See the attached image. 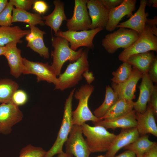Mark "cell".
<instances>
[{"instance_id":"6da1fadb","label":"cell","mask_w":157,"mask_h":157,"mask_svg":"<svg viewBox=\"0 0 157 157\" xmlns=\"http://www.w3.org/2000/svg\"><path fill=\"white\" fill-rule=\"evenodd\" d=\"M89 50L88 48L83 50L80 57L75 62L70 63L64 72L59 76L55 89L63 91L74 87L82 79L83 73L89 70Z\"/></svg>"},{"instance_id":"7a4b0ae2","label":"cell","mask_w":157,"mask_h":157,"mask_svg":"<svg viewBox=\"0 0 157 157\" xmlns=\"http://www.w3.org/2000/svg\"><path fill=\"white\" fill-rule=\"evenodd\" d=\"M81 127L91 153L107 151L116 136L100 126H92L85 123Z\"/></svg>"},{"instance_id":"3957f363","label":"cell","mask_w":157,"mask_h":157,"mask_svg":"<svg viewBox=\"0 0 157 157\" xmlns=\"http://www.w3.org/2000/svg\"><path fill=\"white\" fill-rule=\"evenodd\" d=\"M51 43L54 50L51 53L53 63L51 66L57 76H59L64 64L67 61L72 63L76 61L81 56L83 49L73 50L69 47L68 41L60 37H52Z\"/></svg>"},{"instance_id":"277c9868","label":"cell","mask_w":157,"mask_h":157,"mask_svg":"<svg viewBox=\"0 0 157 157\" xmlns=\"http://www.w3.org/2000/svg\"><path fill=\"white\" fill-rule=\"evenodd\" d=\"M94 90V87L85 84L77 90L74 96L79 101L76 109L72 111V124L73 125L81 126L88 121L97 122L100 119L95 117L90 109L88 101Z\"/></svg>"},{"instance_id":"5b68a950","label":"cell","mask_w":157,"mask_h":157,"mask_svg":"<svg viewBox=\"0 0 157 157\" xmlns=\"http://www.w3.org/2000/svg\"><path fill=\"white\" fill-rule=\"evenodd\" d=\"M75 88L70 92L66 99L61 126L54 143L51 148L46 151L44 157H53L63 151V148L69 136L72 128V101Z\"/></svg>"},{"instance_id":"8992f818","label":"cell","mask_w":157,"mask_h":157,"mask_svg":"<svg viewBox=\"0 0 157 157\" xmlns=\"http://www.w3.org/2000/svg\"><path fill=\"white\" fill-rule=\"evenodd\" d=\"M151 51H157V36L151 27L146 23L143 32L131 46L120 53L118 59L125 62L131 56Z\"/></svg>"},{"instance_id":"52a82bcc","label":"cell","mask_w":157,"mask_h":157,"mask_svg":"<svg viewBox=\"0 0 157 157\" xmlns=\"http://www.w3.org/2000/svg\"><path fill=\"white\" fill-rule=\"evenodd\" d=\"M139 34L129 28H119L117 31L106 35L102 41V45L109 53H113L120 48L126 49L138 39Z\"/></svg>"},{"instance_id":"ba28073f","label":"cell","mask_w":157,"mask_h":157,"mask_svg":"<svg viewBox=\"0 0 157 157\" xmlns=\"http://www.w3.org/2000/svg\"><path fill=\"white\" fill-rule=\"evenodd\" d=\"M103 29L97 28L94 29L74 31L68 30L66 31H59L55 34L56 36L63 38L69 42L70 48L76 51L81 47L92 49L94 47L93 41L95 35Z\"/></svg>"},{"instance_id":"9c48e42d","label":"cell","mask_w":157,"mask_h":157,"mask_svg":"<svg viewBox=\"0 0 157 157\" xmlns=\"http://www.w3.org/2000/svg\"><path fill=\"white\" fill-rule=\"evenodd\" d=\"M83 134L81 126L73 125L65 143L66 152L76 157H89L91 152Z\"/></svg>"},{"instance_id":"30bf717a","label":"cell","mask_w":157,"mask_h":157,"mask_svg":"<svg viewBox=\"0 0 157 157\" xmlns=\"http://www.w3.org/2000/svg\"><path fill=\"white\" fill-rule=\"evenodd\" d=\"M87 0H75L72 18L67 19L68 30L77 31L90 29L91 21L87 10Z\"/></svg>"},{"instance_id":"8fae6325","label":"cell","mask_w":157,"mask_h":157,"mask_svg":"<svg viewBox=\"0 0 157 157\" xmlns=\"http://www.w3.org/2000/svg\"><path fill=\"white\" fill-rule=\"evenodd\" d=\"M24 66L23 74H33L37 76L38 82L45 81L49 83L56 85L57 78L56 72L48 63L35 62L23 58Z\"/></svg>"},{"instance_id":"7c38bea8","label":"cell","mask_w":157,"mask_h":157,"mask_svg":"<svg viewBox=\"0 0 157 157\" xmlns=\"http://www.w3.org/2000/svg\"><path fill=\"white\" fill-rule=\"evenodd\" d=\"M23 117L19 106L11 102L0 105V133L7 134L12 127L22 119Z\"/></svg>"},{"instance_id":"4fadbf2b","label":"cell","mask_w":157,"mask_h":157,"mask_svg":"<svg viewBox=\"0 0 157 157\" xmlns=\"http://www.w3.org/2000/svg\"><path fill=\"white\" fill-rule=\"evenodd\" d=\"M142 75L138 69L133 67L131 74L126 81L119 84L112 83L111 87L119 99L124 98L131 100L135 99L136 85Z\"/></svg>"},{"instance_id":"5bb4252c","label":"cell","mask_w":157,"mask_h":157,"mask_svg":"<svg viewBox=\"0 0 157 157\" xmlns=\"http://www.w3.org/2000/svg\"><path fill=\"white\" fill-rule=\"evenodd\" d=\"M136 3V0H124L120 5L110 10L105 27L106 30L113 31L124 16L127 15V17L130 18L135 9Z\"/></svg>"},{"instance_id":"9a60e30c","label":"cell","mask_w":157,"mask_h":157,"mask_svg":"<svg viewBox=\"0 0 157 157\" xmlns=\"http://www.w3.org/2000/svg\"><path fill=\"white\" fill-rule=\"evenodd\" d=\"M87 7L91 21L90 29L97 28L103 29L105 28L109 11L105 8L100 0H87Z\"/></svg>"},{"instance_id":"2e32d148","label":"cell","mask_w":157,"mask_h":157,"mask_svg":"<svg viewBox=\"0 0 157 157\" xmlns=\"http://www.w3.org/2000/svg\"><path fill=\"white\" fill-rule=\"evenodd\" d=\"M17 41L11 42L5 45L6 51L3 54L8 61L10 73L16 78L23 73L24 66L21 51L17 46Z\"/></svg>"},{"instance_id":"e0dca14e","label":"cell","mask_w":157,"mask_h":157,"mask_svg":"<svg viewBox=\"0 0 157 157\" xmlns=\"http://www.w3.org/2000/svg\"><path fill=\"white\" fill-rule=\"evenodd\" d=\"M136 127L122 129L120 133L116 135L105 157H113L122 148L132 143L139 137Z\"/></svg>"},{"instance_id":"ac0fdd59","label":"cell","mask_w":157,"mask_h":157,"mask_svg":"<svg viewBox=\"0 0 157 157\" xmlns=\"http://www.w3.org/2000/svg\"><path fill=\"white\" fill-rule=\"evenodd\" d=\"M146 6V0H140V6L136 12L129 19L119 23L116 28H127L136 31L139 35L141 34L144 30L149 15L148 13L145 12Z\"/></svg>"},{"instance_id":"d6986e66","label":"cell","mask_w":157,"mask_h":157,"mask_svg":"<svg viewBox=\"0 0 157 157\" xmlns=\"http://www.w3.org/2000/svg\"><path fill=\"white\" fill-rule=\"evenodd\" d=\"M136 128L141 136L150 133L157 137V126L152 110L148 104L146 111L143 113L136 112Z\"/></svg>"},{"instance_id":"ffe728a7","label":"cell","mask_w":157,"mask_h":157,"mask_svg":"<svg viewBox=\"0 0 157 157\" xmlns=\"http://www.w3.org/2000/svg\"><path fill=\"white\" fill-rule=\"evenodd\" d=\"M29 27L30 32L26 37L28 42L26 47L44 58H48L49 55V48L45 46L43 40V35L46 32L35 26H31Z\"/></svg>"},{"instance_id":"44dd1931","label":"cell","mask_w":157,"mask_h":157,"mask_svg":"<svg viewBox=\"0 0 157 157\" xmlns=\"http://www.w3.org/2000/svg\"><path fill=\"white\" fill-rule=\"evenodd\" d=\"M141 78V83L138 86L140 90L139 97L137 101L134 102L133 108L136 112L143 113L146 110L154 85L148 73L143 74Z\"/></svg>"},{"instance_id":"7402d4cb","label":"cell","mask_w":157,"mask_h":157,"mask_svg":"<svg viewBox=\"0 0 157 157\" xmlns=\"http://www.w3.org/2000/svg\"><path fill=\"white\" fill-rule=\"evenodd\" d=\"M94 126H100L106 129H115L117 128L127 129L136 127L137 122L136 111L132 110L123 116L110 120H99L92 122Z\"/></svg>"},{"instance_id":"603a6c76","label":"cell","mask_w":157,"mask_h":157,"mask_svg":"<svg viewBox=\"0 0 157 157\" xmlns=\"http://www.w3.org/2000/svg\"><path fill=\"white\" fill-rule=\"evenodd\" d=\"M55 6L53 12L49 15L44 16V24L52 29L56 34L60 31V28L64 20L67 19L64 10V3L59 0L53 1Z\"/></svg>"},{"instance_id":"cb8c5ba5","label":"cell","mask_w":157,"mask_h":157,"mask_svg":"<svg viewBox=\"0 0 157 157\" xmlns=\"http://www.w3.org/2000/svg\"><path fill=\"white\" fill-rule=\"evenodd\" d=\"M30 30H23L19 26H0V46H5L13 41L22 42L21 39L30 32Z\"/></svg>"},{"instance_id":"d4e9b609","label":"cell","mask_w":157,"mask_h":157,"mask_svg":"<svg viewBox=\"0 0 157 157\" xmlns=\"http://www.w3.org/2000/svg\"><path fill=\"white\" fill-rule=\"evenodd\" d=\"M134 102L133 100L124 98L119 99L99 119L110 120L125 115L133 110Z\"/></svg>"},{"instance_id":"484cf974","label":"cell","mask_w":157,"mask_h":157,"mask_svg":"<svg viewBox=\"0 0 157 157\" xmlns=\"http://www.w3.org/2000/svg\"><path fill=\"white\" fill-rule=\"evenodd\" d=\"M156 56L153 51H148L129 57L126 61L143 74L148 73L151 65Z\"/></svg>"},{"instance_id":"4316f807","label":"cell","mask_w":157,"mask_h":157,"mask_svg":"<svg viewBox=\"0 0 157 157\" xmlns=\"http://www.w3.org/2000/svg\"><path fill=\"white\" fill-rule=\"evenodd\" d=\"M12 22H21L26 23L31 26L44 24L42 18L39 14L33 13L17 8H13Z\"/></svg>"},{"instance_id":"83f0119b","label":"cell","mask_w":157,"mask_h":157,"mask_svg":"<svg viewBox=\"0 0 157 157\" xmlns=\"http://www.w3.org/2000/svg\"><path fill=\"white\" fill-rule=\"evenodd\" d=\"M155 143L150 141L148 135H146L139 136L133 142L123 148L132 151L135 154L136 157H139L142 156Z\"/></svg>"},{"instance_id":"f1b7e54d","label":"cell","mask_w":157,"mask_h":157,"mask_svg":"<svg viewBox=\"0 0 157 157\" xmlns=\"http://www.w3.org/2000/svg\"><path fill=\"white\" fill-rule=\"evenodd\" d=\"M119 99L112 87L109 85L106 86L104 101L101 105L94 111V115L99 119L105 115Z\"/></svg>"},{"instance_id":"f546056e","label":"cell","mask_w":157,"mask_h":157,"mask_svg":"<svg viewBox=\"0 0 157 157\" xmlns=\"http://www.w3.org/2000/svg\"><path fill=\"white\" fill-rule=\"evenodd\" d=\"M18 84L11 79L5 78L0 80V103L10 102L13 94L17 90Z\"/></svg>"},{"instance_id":"4dcf8cb0","label":"cell","mask_w":157,"mask_h":157,"mask_svg":"<svg viewBox=\"0 0 157 157\" xmlns=\"http://www.w3.org/2000/svg\"><path fill=\"white\" fill-rule=\"evenodd\" d=\"M132 70V66L126 62H123L118 68L112 73L113 77L111 79L112 83H122L130 76Z\"/></svg>"},{"instance_id":"1f68e13d","label":"cell","mask_w":157,"mask_h":157,"mask_svg":"<svg viewBox=\"0 0 157 157\" xmlns=\"http://www.w3.org/2000/svg\"><path fill=\"white\" fill-rule=\"evenodd\" d=\"M46 152L41 147L28 144L21 149L19 157H44Z\"/></svg>"},{"instance_id":"d6a6232c","label":"cell","mask_w":157,"mask_h":157,"mask_svg":"<svg viewBox=\"0 0 157 157\" xmlns=\"http://www.w3.org/2000/svg\"><path fill=\"white\" fill-rule=\"evenodd\" d=\"M13 6L9 1L5 8L0 13V26H9L11 25V14Z\"/></svg>"},{"instance_id":"836d02e7","label":"cell","mask_w":157,"mask_h":157,"mask_svg":"<svg viewBox=\"0 0 157 157\" xmlns=\"http://www.w3.org/2000/svg\"><path fill=\"white\" fill-rule=\"evenodd\" d=\"M28 99L27 95L24 91L17 90L13 94L10 102L19 106L26 104Z\"/></svg>"},{"instance_id":"e575fe53","label":"cell","mask_w":157,"mask_h":157,"mask_svg":"<svg viewBox=\"0 0 157 157\" xmlns=\"http://www.w3.org/2000/svg\"><path fill=\"white\" fill-rule=\"evenodd\" d=\"M13 6L16 8L26 11L30 9L35 1V0H10Z\"/></svg>"},{"instance_id":"d590c367","label":"cell","mask_w":157,"mask_h":157,"mask_svg":"<svg viewBox=\"0 0 157 157\" xmlns=\"http://www.w3.org/2000/svg\"><path fill=\"white\" fill-rule=\"evenodd\" d=\"M148 104L152 110L155 117L157 116V87L154 85Z\"/></svg>"},{"instance_id":"8d00e7d4","label":"cell","mask_w":157,"mask_h":157,"mask_svg":"<svg viewBox=\"0 0 157 157\" xmlns=\"http://www.w3.org/2000/svg\"><path fill=\"white\" fill-rule=\"evenodd\" d=\"M149 76L153 82L157 83V57L156 56L150 66L148 72Z\"/></svg>"},{"instance_id":"74e56055","label":"cell","mask_w":157,"mask_h":157,"mask_svg":"<svg viewBox=\"0 0 157 157\" xmlns=\"http://www.w3.org/2000/svg\"><path fill=\"white\" fill-rule=\"evenodd\" d=\"M48 6L44 1L35 0L33 4V9L40 14H43L47 10Z\"/></svg>"},{"instance_id":"f35d334b","label":"cell","mask_w":157,"mask_h":157,"mask_svg":"<svg viewBox=\"0 0 157 157\" xmlns=\"http://www.w3.org/2000/svg\"><path fill=\"white\" fill-rule=\"evenodd\" d=\"M105 8L110 11L120 5L124 0H100Z\"/></svg>"},{"instance_id":"ab89813d","label":"cell","mask_w":157,"mask_h":157,"mask_svg":"<svg viewBox=\"0 0 157 157\" xmlns=\"http://www.w3.org/2000/svg\"><path fill=\"white\" fill-rule=\"evenodd\" d=\"M142 157H157V143L153 145L142 155Z\"/></svg>"},{"instance_id":"60d3db41","label":"cell","mask_w":157,"mask_h":157,"mask_svg":"<svg viewBox=\"0 0 157 157\" xmlns=\"http://www.w3.org/2000/svg\"><path fill=\"white\" fill-rule=\"evenodd\" d=\"M89 70L85 71L83 74L82 76L85 79L87 84L90 85L94 81V77L92 72H89Z\"/></svg>"},{"instance_id":"b9f144b4","label":"cell","mask_w":157,"mask_h":157,"mask_svg":"<svg viewBox=\"0 0 157 157\" xmlns=\"http://www.w3.org/2000/svg\"><path fill=\"white\" fill-rule=\"evenodd\" d=\"M113 157H136V156L132 151L127 150L117 156Z\"/></svg>"},{"instance_id":"7bdbcfd3","label":"cell","mask_w":157,"mask_h":157,"mask_svg":"<svg viewBox=\"0 0 157 157\" xmlns=\"http://www.w3.org/2000/svg\"><path fill=\"white\" fill-rule=\"evenodd\" d=\"M146 5L150 6L151 5L153 7L157 8V0H146Z\"/></svg>"},{"instance_id":"ee69618b","label":"cell","mask_w":157,"mask_h":157,"mask_svg":"<svg viewBox=\"0 0 157 157\" xmlns=\"http://www.w3.org/2000/svg\"><path fill=\"white\" fill-rule=\"evenodd\" d=\"M8 3L7 0H0V13L4 9Z\"/></svg>"},{"instance_id":"f6af8a7d","label":"cell","mask_w":157,"mask_h":157,"mask_svg":"<svg viewBox=\"0 0 157 157\" xmlns=\"http://www.w3.org/2000/svg\"><path fill=\"white\" fill-rule=\"evenodd\" d=\"M57 157H73V156L65 151H63L58 154Z\"/></svg>"},{"instance_id":"bcb514c9","label":"cell","mask_w":157,"mask_h":157,"mask_svg":"<svg viewBox=\"0 0 157 157\" xmlns=\"http://www.w3.org/2000/svg\"><path fill=\"white\" fill-rule=\"evenodd\" d=\"M6 48L5 46H0V56L3 55L6 51Z\"/></svg>"},{"instance_id":"7dc6e473","label":"cell","mask_w":157,"mask_h":157,"mask_svg":"<svg viewBox=\"0 0 157 157\" xmlns=\"http://www.w3.org/2000/svg\"><path fill=\"white\" fill-rule=\"evenodd\" d=\"M96 157H105V156L102 155H99Z\"/></svg>"},{"instance_id":"c3c4849f","label":"cell","mask_w":157,"mask_h":157,"mask_svg":"<svg viewBox=\"0 0 157 157\" xmlns=\"http://www.w3.org/2000/svg\"><path fill=\"white\" fill-rule=\"evenodd\" d=\"M142 157V156H140V157Z\"/></svg>"}]
</instances>
